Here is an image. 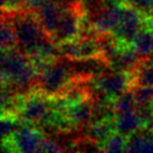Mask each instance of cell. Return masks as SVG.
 Segmentation results:
<instances>
[{
    "label": "cell",
    "mask_w": 153,
    "mask_h": 153,
    "mask_svg": "<svg viewBox=\"0 0 153 153\" xmlns=\"http://www.w3.org/2000/svg\"><path fill=\"white\" fill-rule=\"evenodd\" d=\"M46 0H22V4H24V9L30 10L33 13H36V10L45 2Z\"/></svg>",
    "instance_id": "obj_26"
},
{
    "label": "cell",
    "mask_w": 153,
    "mask_h": 153,
    "mask_svg": "<svg viewBox=\"0 0 153 153\" xmlns=\"http://www.w3.org/2000/svg\"><path fill=\"white\" fill-rule=\"evenodd\" d=\"M144 60L145 59L141 57L133 45L120 44L117 51L108 59V63L113 71L134 74L137 68L144 63Z\"/></svg>",
    "instance_id": "obj_10"
},
{
    "label": "cell",
    "mask_w": 153,
    "mask_h": 153,
    "mask_svg": "<svg viewBox=\"0 0 153 153\" xmlns=\"http://www.w3.org/2000/svg\"><path fill=\"white\" fill-rule=\"evenodd\" d=\"M133 46L144 59H149L153 56V17L149 18L145 26L136 35Z\"/></svg>",
    "instance_id": "obj_13"
},
{
    "label": "cell",
    "mask_w": 153,
    "mask_h": 153,
    "mask_svg": "<svg viewBox=\"0 0 153 153\" xmlns=\"http://www.w3.org/2000/svg\"><path fill=\"white\" fill-rule=\"evenodd\" d=\"M137 107L151 106L153 104V86L135 85L132 88Z\"/></svg>",
    "instance_id": "obj_21"
},
{
    "label": "cell",
    "mask_w": 153,
    "mask_h": 153,
    "mask_svg": "<svg viewBox=\"0 0 153 153\" xmlns=\"http://www.w3.org/2000/svg\"><path fill=\"white\" fill-rule=\"evenodd\" d=\"M60 151H64V148L57 141L51 139V136L44 135L40 145V152H60Z\"/></svg>",
    "instance_id": "obj_23"
},
{
    "label": "cell",
    "mask_w": 153,
    "mask_h": 153,
    "mask_svg": "<svg viewBox=\"0 0 153 153\" xmlns=\"http://www.w3.org/2000/svg\"><path fill=\"white\" fill-rule=\"evenodd\" d=\"M77 78L69 60L65 57H58L51 62L38 73L36 88L49 97H57Z\"/></svg>",
    "instance_id": "obj_3"
},
{
    "label": "cell",
    "mask_w": 153,
    "mask_h": 153,
    "mask_svg": "<svg viewBox=\"0 0 153 153\" xmlns=\"http://www.w3.org/2000/svg\"><path fill=\"white\" fill-rule=\"evenodd\" d=\"M53 106L54 98L40 93L38 89H35L26 95L17 116L24 123L36 126L42 124Z\"/></svg>",
    "instance_id": "obj_5"
},
{
    "label": "cell",
    "mask_w": 153,
    "mask_h": 153,
    "mask_svg": "<svg viewBox=\"0 0 153 153\" xmlns=\"http://www.w3.org/2000/svg\"><path fill=\"white\" fill-rule=\"evenodd\" d=\"M1 31H0V39H1V49H9L17 47V39L13 31L11 24L6 17H1Z\"/></svg>",
    "instance_id": "obj_19"
},
{
    "label": "cell",
    "mask_w": 153,
    "mask_h": 153,
    "mask_svg": "<svg viewBox=\"0 0 153 153\" xmlns=\"http://www.w3.org/2000/svg\"><path fill=\"white\" fill-rule=\"evenodd\" d=\"M55 4H59L60 7L64 9L68 8H76V7H82L83 4V0H51Z\"/></svg>",
    "instance_id": "obj_25"
},
{
    "label": "cell",
    "mask_w": 153,
    "mask_h": 153,
    "mask_svg": "<svg viewBox=\"0 0 153 153\" xmlns=\"http://www.w3.org/2000/svg\"><path fill=\"white\" fill-rule=\"evenodd\" d=\"M85 18L86 11L84 6L64 9L59 25L57 27L55 34L53 35L51 39L58 45L60 43L77 38L82 34Z\"/></svg>",
    "instance_id": "obj_8"
},
{
    "label": "cell",
    "mask_w": 153,
    "mask_h": 153,
    "mask_svg": "<svg viewBox=\"0 0 153 153\" xmlns=\"http://www.w3.org/2000/svg\"><path fill=\"white\" fill-rule=\"evenodd\" d=\"M44 134L35 125L25 124L15 132L9 139L2 140V151L4 152H40Z\"/></svg>",
    "instance_id": "obj_6"
},
{
    "label": "cell",
    "mask_w": 153,
    "mask_h": 153,
    "mask_svg": "<svg viewBox=\"0 0 153 153\" xmlns=\"http://www.w3.org/2000/svg\"><path fill=\"white\" fill-rule=\"evenodd\" d=\"M93 107L94 96L66 106L64 108V114L73 128H86L92 121Z\"/></svg>",
    "instance_id": "obj_11"
},
{
    "label": "cell",
    "mask_w": 153,
    "mask_h": 153,
    "mask_svg": "<svg viewBox=\"0 0 153 153\" xmlns=\"http://www.w3.org/2000/svg\"><path fill=\"white\" fill-rule=\"evenodd\" d=\"M2 16L7 18L13 26L17 39V47L29 57V59L37 54L47 39L51 38L43 29L36 13L30 10L22 9L2 13Z\"/></svg>",
    "instance_id": "obj_2"
},
{
    "label": "cell",
    "mask_w": 153,
    "mask_h": 153,
    "mask_svg": "<svg viewBox=\"0 0 153 153\" xmlns=\"http://www.w3.org/2000/svg\"><path fill=\"white\" fill-rule=\"evenodd\" d=\"M94 93L103 95L114 102L122 94L133 87V74L111 69L91 79Z\"/></svg>",
    "instance_id": "obj_4"
},
{
    "label": "cell",
    "mask_w": 153,
    "mask_h": 153,
    "mask_svg": "<svg viewBox=\"0 0 153 153\" xmlns=\"http://www.w3.org/2000/svg\"><path fill=\"white\" fill-rule=\"evenodd\" d=\"M63 13L64 8L51 0H46L35 13L43 29L51 38L55 34L56 29L59 25Z\"/></svg>",
    "instance_id": "obj_12"
},
{
    "label": "cell",
    "mask_w": 153,
    "mask_h": 153,
    "mask_svg": "<svg viewBox=\"0 0 153 153\" xmlns=\"http://www.w3.org/2000/svg\"><path fill=\"white\" fill-rule=\"evenodd\" d=\"M25 124L15 115H1V140L9 139Z\"/></svg>",
    "instance_id": "obj_20"
},
{
    "label": "cell",
    "mask_w": 153,
    "mask_h": 153,
    "mask_svg": "<svg viewBox=\"0 0 153 153\" xmlns=\"http://www.w3.org/2000/svg\"><path fill=\"white\" fill-rule=\"evenodd\" d=\"M149 18L139 10L124 4L121 22L112 34L120 44L133 45L136 35L144 27Z\"/></svg>",
    "instance_id": "obj_7"
},
{
    "label": "cell",
    "mask_w": 153,
    "mask_h": 153,
    "mask_svg": "<svg viewBox=\"0 0 153 153\" xmlns=\"http://www.w3.org/2000/svg\"><path fill=\"white\" fill-rule=\"evenodd\" d=\"M115 131L123 134L125 136H130L141 128H143V122L137 111L116 114L114 119Z\"/></svg>",
    "instance_id": "obj_14"
},
{
    "label": "cell",
    "mask_w": 153,
    "mask_h": 153,
    "mask_svg": "<svg viewBox=\"0 0 153 153\" xmlns=\"http://www.w3.org/2000/svg\"><path fill=\"white\" fill-rule=\"evenodd\" d=\"M113 106H114L115 114H124V113H130L137 110V105H136L132 89L125 92L120 97L116 98L113 102Z\"/></svg>",
    "instance_id": "obj_17"
},
{
    "label": "cell",
    "mask_w": 153,
    "mask_h": 153,
    "mask_svg": "<svg viewBox=\"0 0 153 153\" xmlns=\"http://www.w3.org/2000/svg\"><path fill=\"white\" fill-rule=\"evenodd\" d=\"M114 119L91 122L86 126L85 135L87 137H89L91 140L95 141L97 144H100L101 149H102V144L105 142V140H106L113 132H115Z\"/></svg>",
    "instance_id": "obj_16"
},
{
    "label": "cell",
    "mask_w": 153,
    "mask_h": 153,
    "mask_svg": "<svg viewBox=\"0 0 153 153\" xmlns=\"http://www.w3.org/2000/svg\"><path fill=\"white\" fill-rule=\"evenodd\" d=\"M126 145H128V136L115 131L102 144V151L103 152H124L126 151Z\"/></svg>",
    "instance_id": "obj_18"
},
{
    "label": "cell",
    "mask_w": 153,
    "mask_h": 153,
    "mask_svg": "<svg viewBox=\"0 0 153 153\" xmlns=\"http://www.w3.org/2000/svg\"><path fill=\"white\" fill-rule=\"evenodd\" d=\"M128 152H153V132L141 128L128 136Z\"/></svg>",
    "instance_id": "obj_15"
},
{
    "label": "cell",
    "mask_w": 153,
    "mask_h": 153,
    "mask_svg": "<svg viewBox=\"0 0 153 153\" xmlns=\"http://www.w3.org/2000/svg\"><path fill=\"white\" fill-rule=\"evenodd\" d=\"M38 72L29 57L18 47L1 49V84L20 94H29L37 85Z\"/></svg>",
    "instance_id": "obj_1"
},
{
    "label": "cell",
    "mask_w": 153,
    "mask_h": 153,
    "mask_svg": "<svg viewBox=\"0 0 153 153\" xmlns=\"http://www.w3.org/2000/svg\"><path fill=\"white\" fill-rule=\"evenodd\" d=\"M24 9L22 0H1V11L10 13Z\"/></svg>",
    "instance_id": "obj_24"
},
{
    "label": "cell",
    "mask_w": 153,
    "mask_h": 153,
    "mask_svg": "<svg viewBox=\"0 0 153 153\" xmlns=\"http://www.w3.org/2000/svg\"><path fill=\"white\" fill-rule=\"evenodd\" d=\"M123 4L139 10L145 16L153 17V0H123Z\"/></svg>",
    "instance_id": "obj_22"
},
{
    "label": "cell",
    "mask_w": 153,
    "mask_h": 153,
    "mask_svg": "<svg viewBox=\"0 0 153 153\" xmlns=\"http://www.w3.org/2000/svg\"><path fill=\"white\" fill-rule=\"evenodd\" d=\"M123 4L104 6L86 15L91 27L100 34H112L121 22Z\"/></svg>",
    "instance_id": "obj_9"
}]
</instances>
